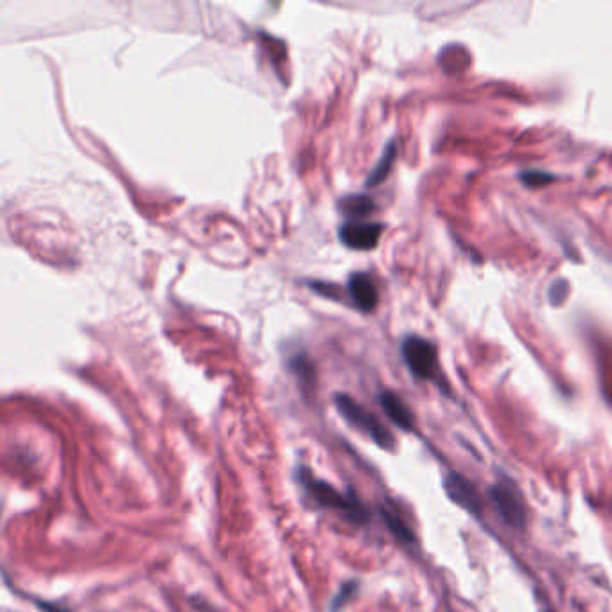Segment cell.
<instances>
[{
    "label": "cell",
    "mask_w": 612,
    "mask_h": 612,
    "mask_svg": "<svg viewBox=\"0 0 612 612\" xmlns=\"http://www.w3.org/2000/svg\"><path fill=\"white\" fill-rule=\"evenodd\" d=\"M402 357L406 366L417 379L424 381H435L439 382L440 372H439V356L437 348L432 341L421 338V336H407L402 341Z\"/></svg>",
    "instance_id": "3957f363"
},
{
    "label": "cell",
    "mask_w": 612,
    "mask_h": 612,
    "mask_svg": "<svg viewBox=\"0 0 612 612\" xmlns=\"http://www.w3.org/2000/svg\"><path fill=\"white\" fill-rule=\"evenodd\" d=\"M347 291L352 304L361 313H372L377 307L379 293H377L373 279L368 273H363V272L352 273L347 281Z\"/></svg>",
    "instance_id": "52a82bcc"
},
{
    "label": "cell",
    "mask_w": 612,
    "mask_h": 612,
    "mask_svg": "<svg viewBox=\"0 0 612 612\" xmlns=\"http://www.w3.org/2000/svg\"><path fill=\"white\" fill-rule=\"evenodd\" d=\"M379 402L382 406V410L384 414L388 415V419L400 430L404 432H412L415 428V417L412 414L410 407H407V404L393 391L390 390H384L381 395H379Z\"/></svg>",
    "instance_id": "ba28073f"
},
{
    "label": "cell",
    "mask_w": 612,
    "mask_h": 612,
    "mask_svg": "<svg viewBox=\"0 0 612 612\" xmlns=\"http://www.w3.org/2000/svg\"><path fill=\"white\" fill-rule=\"evenodd\" d=\"M334 406H336L338 414L352 428L365 433L381 449H386V451L395 449V439L390 433V430L373 414H370L365 406H361L357 400H354L350 395L336 393L334 395Z\"/></svg>",
    "instance_id": "7a4b0ae2"
},
{
    "label": "cell",
    "mask_w": 612,
    "mask_h": 612,
    "mask_svg": "<svg viewBox=\"0 0 612 612\" xmlns=\"http://www.w3.org/2000/svg\"><path fill=\"white\" fill-rule=\"evenodd\" d=\"M384 225L375 222H363V220H348L345 222L340 231L338 238L341 245H345L350 250H373L382 236Z\"/></svg>",
    "instance_id": "5b68a950"
},
{
    "label": "cell",
    "mask_w": 612,
    "mask_h": 612,
    "mask_svg": "<svg viewBox=\"0 0 612 612\" xmlns=\"http://www.w3.org/2000/svg\"><path fill=\"white\" fill-rule=\"evenodd\" d=\"M521 180H523L528 187L535 189V187H542V185L553 181V176L548 174V172H542V171H526V172L521 174Z\"/></svg>",
    "instance_id": "4fadbf2b"
},
{
    "label": "cell",
    "mask_w": 612,
    "mask_h": 612,
    "mask_svg": "<svg viewBox=\"0 0 612 612\" xmlns=\"http://www.w3.org/2000/svg\"><path fill=\"white\" fill-rule=\"evenodd\" d=\"M566 293H567V284L564 281H558L551 289V300L555 304H560L566 298Z\"/></svg>",
    "instance_id": "9a60e30c"
},
{
    "label": "cell",
    "mask_w": 612,
    "mask_h": 612,
    "mask_svg": "<svg viewBox=\"0 0 612 612\" xmlns=\"http://www.w3.org/2000/svg\"><path fill=\"white\" fill-rule=\"evenodd\" d=\"M291 370L298 377L302 386H313V382H314V366H313V363L309 361L307 356H304V354L295 356L291 359Z\"/></svg>",
    "instance_id": "7c38bea8"
},
{
    "label": "cell",
    "mask_w": 612,
    "mask_h": 612,
    "mask_svg": "<svg viewBox=\"0 0 612 612\" xmlns=\"http://www.w3.org/2000/svg\"><path fill=\"white\" fill-rule=\"evenodd\" d=\"M295 480L304 490V494L316 505L327 510H334L341 514L345 519L363 524L368 521L366 507L356 498V494L341 492L334 485L327 483L325 480L314 476L306 465H300L295 473Z\"/></svg>",
    "instance_id": "6da1fadb"
},
{
    "label": "cell",
    "mask_w": 612,
    "mask_h": 612,
    "mask_svg": "<svg viewBox=\"0 0 612 612\" xmlns=\"http://www.w3.org/2000/svg\"><path fill=\"white\" fill-rule=\"evenodd\" d=\"M357 591V583L356 582H348V583H345L343 587H341V591L336 594V598H334V601H332V610H338L343 603H347L348 601V598L354 594Z\"/></svg>",
    "instance_id": "5bb4252c"
},
{
    "label": "cell",
    "mask_w": 612,
    "mask_h": 612,
    "mask_svg": "<svg viewBox=\"0 0 612 612\" xmlns=\"http://www.w3.org/2000/svg\"><path fill=\"white\" fill-rule=\"evenodd\" d=\"M544 612H551V610H544Z\"/></svg>",
    "instance_id": "2e32d148"
},
{
    "label": "cell",
    "mask_w": 612,
    "mask_h": 612,
    "mask_svg": "<svg viewBox=\"0 0 612 612\" xmlns=\"http://www.w3.org/2000/svg\"><path fill=\"white\" fill-rule=\"evenodd\" d=\"M446 492L451 501H455L458 507L467 510L473 516L482 514V498L476 490V487L464 476L451 473L446 476Z\"/></svg>",
    "instance_id": "8992f818"
},
{
    "label": "cell",
    "mask_w": 612,
    "mask_h": 612,
    "mask_svg": "<svg viewBox=\"0 0 612 612\" xmlns=\"http://www.w3.org/2000/svg\"><path fill=\"white\" fill-rule=\"evenodd\" d=\"M395 155H397V146H395V142H390V144L384 147L382 156L379 158V162H377L375 167L372 169L370 176L366 178V187H375V185H379V183H382V181L386 180V176L390 174V171H391V167H393Z\"/></svg>",
    "instance_id": "30bf717a"
},
{
    "label": "cell",
    "mask_w": 612,
    "mask_h": 612,
    "mask_svg": "<svg viewBox=\"0 0 612 612\" xmlns=\"http://www.w3.org/2000/svg\"><path fill=\"white\" fill-rule=\"evenodd\" d=\"M381 516H382L386 526L390 528V532H391L398 541L407 542V544L415 541L412 530L406 526V523L400 519V516H398L393 508H386V507H384V508L381 510Z\"/></svg>",
    "instance_id": "8fae6325"
},
{
    "label": "cell",
    "mask_w": 612,
    "mask_h": 612,
    "mask_svg": "<svg viewBox=\"0 0 612 612\" xmlns=\"http://www.w3.org/2000/svg\"><path fill=\"white\" fill-rule=\"evenodd\" d=\"M489 498L494 503L499 517L514 530H523L526 524V507L519 489L510 482H496L489 489Z\"/></svg>",
    "instance_id": "277c9868"
},
{
    "label": "cell",
    "mask_w": 612,
    "mask_h": 612,
    "mask_svg": "<svg viewBox=\"0 0 612 612\" xmlns=\"http://www.w3.org/2000/svg\"><path fill=\"white\" fill-rule=\"evenodd\" d=\"M338 209L350 220H363L375 211V203L366 194H348L340 199Z\"/></svg>",
    "instance_id": "9c48e42d"
}]
</instances>
